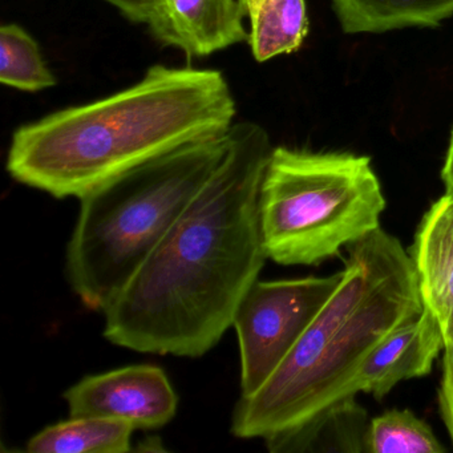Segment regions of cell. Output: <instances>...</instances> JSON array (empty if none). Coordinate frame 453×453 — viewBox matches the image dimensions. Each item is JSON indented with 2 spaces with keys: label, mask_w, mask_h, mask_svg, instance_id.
I'll list each match as a JSON object with an SVG mask.
<instances>
[{
  "label": "cell",
  "mask_w": 453,
  "mask_h": 453,
  "mask_svg": "<svg viewBox=\"0 0 453 453\" xmlns=\"http://www.w3.org/2000/svg\"><path fill=\"white\" fill-rule=\"evenodd\" d=\"M274 147L235 121L208 181L104 310V336L144 354L200 357L233 327L267 256L259 192Z\"/></svg>",
  "instance_id": "obj_1"
},
{
  "label": "cell",
  "mask_w": 453,
  "mask_h": 453,
  "mask_svg": "<svg viewBox=\"0 0 453 453\" xmlns=\"http://www.w3.org/2000/svg\"><path fill=\"white\" fill-rule=\"evenodd\" d=\"M344 275L269 380L234 408L232 434L273 453L312 452L330 421L357 403L365 359L423 310L411 254L379 227L349 248Z\"/></svg>",
  "instance_id": "obj_2"
},
{
  "label": "cell",
  "mask_w": 453,
  "mask_h": 453,
  "mask_svg": "<svg viewBox=\"0 0 453 453\" xmlns=\"http://www.w3.org/2000/svg\"><path fill=\"white\" fill-rule=\"evenodd\" d=\"M235 116L221 71L156 65L123 91L19 127L6 169L52 197L81 200L158 156L222 136Z\"/></svg>",
  "instance_id": "obj_3"
},
{
  "label": "cell",
  "mask_w": 453,
  "mask_h": 453,
  "mask_svg": "<svg viewBox=\"0 0 453 453\" xmlns=\"http://www.w3.org/2000/svg\"><path fill=\"white\" fill-rule=\"evenodd\" d=\"M227 132L158 156L81 198L65 270L84 306L104 311L126 288L219 165Z\"/></svg>",
  "instance_id": "obj_4"
},
{
  "label": "cell",
  "mask_w": 453,
  "mask_h": 453,
  "mask_svg": "<svg viewBox=\"0 0 453 453\" xmlns=\"http://www.w3.org/2000/svg\"><path fill=\"white\" fill-rule=\"evenodd\" d=\"M384 209L370 157L274 148L259 192L267 258L317 266L378 230Z\"/></svg>",
  "instance_id": "obj_5"
},
{
  "label": "cell",
  "mask_w": 453,
  "mask_h": 453,
  "mask_svg": "<svg viewBox=\"0 0 453 453\" xmlns=\"http://www.w3.org/2000/svg\"><path fill=\"white\" fill-rule=\"evenodd\" d=\"M328 277L256 280L235 311L241 396L258 391L282 365L343 280Z\"/></svg>",
  "instance_id": "obj_6"
},
{
  "label": "cell",
  "mask_w": 453,
  "mask_h": 453,
  "mask_svg": "<svg viewBox=\"0 0 453 453\" xmlns=\"http://www.w3.org/2000/svg\"><path fill=\"white\" fill-rule=\"evenodd\" d=\"M70 416H103L134 428L157 429L173 420L179 396L165 371L136 365L87 376L65 392Z\"/></svg>",
  "instance_id": "obj_7"
},
{
  "label": "cell",
  "mask_w": 453,
  "mask_h": 453,
  "mask_svg": "<svg viewBox=\"0 0 453 453\" xmlns=\"http://www.w3.org/2000/svg\"><path fill=\"white\" fill-rule=\"evenodd\" d=\"M246 17L241 0H158L150 31L188 58H206L249 41Z\"/></svg>",
  "instance_id": "obj_8"
},
{
  "label": "cell",
  "mask_w": 453,
  "mask_h": 453,
  "mask_svg": "<svg viewBox=\"0 0 453 453\" xmlns=\"http://www.w3.org/2000/svg\"><path fill=\"white\" fill-rule=\"evenodd\" d=\"M410 254L423 307L439 323L444 349H453L452 196H442L424 214Z\"/></svg>",
  "instance_id": "obj_9"
},
{
  "label": "cell",
  "mask_w": 453,
  "mask_h": 453,
  "mask_svg": "<svg viewBox=\"0 0 453 453\" xmlns=\"http://www.w3.org/2000/svg\"><path fill=\"white\" fill-rule=\"evenodd\" d=\"M444 349L441 328L428 310L388 334L365 359L357 376L360 392L383 399L396 384L428 375Z\"/></svg>",
  "instance_id": "obj_10"
},
{
  "label": "cell",
  "mask_w": 453,
  "mask_h": 453,
  "mask_svg": "<svg viewBox=\"0 0 453 453\" xmlns=\"http://www.w3.org/2000/svg\"><path fill=\"white\" fill-rule=\"evenodd\" d=\"M134 426L120 418L70 416L31 437L30 453H126L131 450Z\"/></svg>",
  "instance_id": "obj_11"
},
{
  "label": "cell",
  "mask_w": 453,
  "mask_h": 453,
  "mask_svg": "<svg viewBox=\"0 0 453 453\" xmlns=\"http://www.w3.org/2000/svg\"><path fill=\"white\" fill-rule=\"evenodd\" d=\"M248 18V43L258 63L298 51L309 33L304 0H249Z\"/></svg>",
  "instance_id": "obj_12"
},
{
  "label": "cell",
  "mask_w": 453,
  "mask_h": 453,
  "mask_svg": "<svg viewBox=\"0 0 453 453\" xmlns=\"http://www.w3.org/2000/svg\"><path fill=\"white\" fill-rule=\"evenodd\" d=\"M333 6L347 34L436 27L442 22L432 0H333Z\"/></svg>",
  "instance_id": "obj_13"
},
{
  "label": "cell",
  "mask_w": 453,
  "mask_h": 453,
  "mask_svg": "<svg viewBox=\"0 0 453 453\" xmlns=\"http://www.w3.org/2000/svg\"><path fill=\"white\" fill-rule=\"evenodd\" d=\"M0 83L30 94L58 84L38 42L17 23L0 27Z\"/></svg>",
  "instance_id": "obj_14"
},
{
  "label": "cell",
  "mask_w": 453,
  "mask_h": 453,
  "mask_svg": "<svg viewBox=\"0 0 453 453\" xmlns=\"http://www.w3.org/2000/svg\"><path fill=\"white\" fill-rule=\"evenodd\" d=\"M365 452L441 453L445 447L412 411L391 410L368 424Z\"/></svg>",
  "instance_id": "obj_15"
},
{
  "label": "cell",
  "mask_w": 453,
  "mask_h": 453,
  "mask_svg": "<svg viewBox=\"0 0 453 453\" xmlns=\"http://www.w3.org/2000/svg\"><path fill=\"white\" fill-rule=\"evenodd\" d=\"M440 413L453 442V349H444L442 378L439 391Z\"/></svg>",
  "instance_id": "obj_16"
},
{
  "label": "cell",
  "mask_w": 453,
  "mask_h": 453,
  "mask_svg": "<svg viewBox=\"0 0 453 453\" xmlns=\"http://www.w3.org/2000/svg\"><path fill=\"white\" fill-rule=\"evenodd\" d=\"M120 12L123 17L148 28L155 22L158 12V0H104Z\"/></svg>",
  "instance_id": "obj_17"
},
{
  "label": "cell",
  "mask_w": 453,
  "mask_h": 453,
  "mask_svg": "<svg viewBox=\"0 0 453 453\" xmlns=\"http://www.w3.org/2000/svg\"><path fill=\"white\" fill-rule=\"evenodd\" d=\"M441 180L445 188V195L453 197V129L452 134H450L447 156H445L444 166L441 169Z\"/></svg>",
  "instance_id": "obj_18"
},
{
  "label": "cell",
  "mask_w": 453,
  "mask_h": 453,
  "mask_svg": "<svg viewBox=\"0 0 453 453\" xmlns=\"http://www.w3.org/2000/svg\"><path fill=\"white\" fill-rule=\"evenodd\" d=\"M442 20L453 15V0H432Z\"/></svg>",
  "instance_id": "obj_19"
},
{
  "label": "cell",
  "mask_w": 453,
  "mask_h": 453,
  "mask_svg": "<svg viewBox=\"0 0 453 453\" xmlns=\"http://www.w3.org/2000/svg\"><path fill=\"white\" fill-rule=\"evenodd\" d=\"M241 2H242L243 7H245L246 12H248L249 0H241Z\"/></svg>",
  "instance_id": "obj_20"
}]
</instances>
